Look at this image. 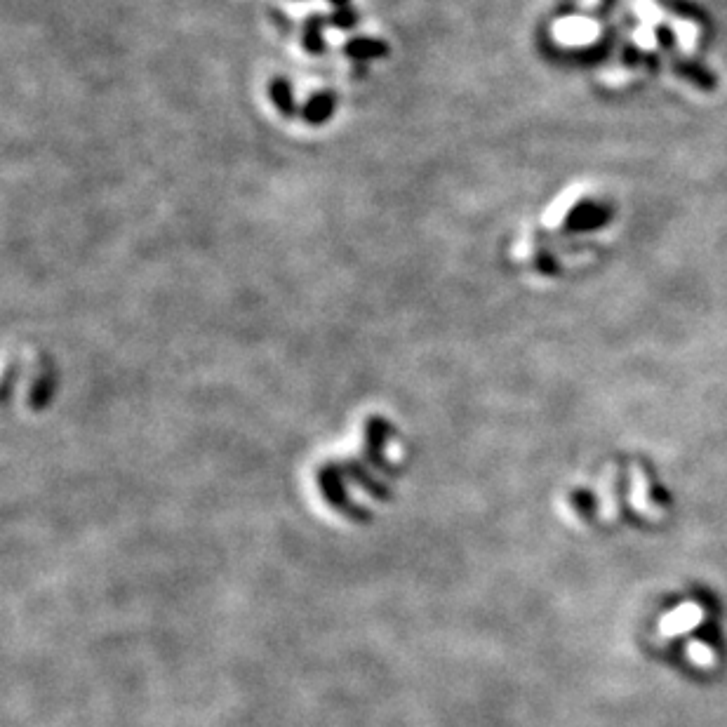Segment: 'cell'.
<instances>
[{"label": "cell", "mask_w": 727, "mask_h": 727, "mask_svg": "<svg viewBox=\"0 0 727 727\" xmlns=\"http://www.w3.org/2000/svg\"><path fill=\"white\" fill-rule=\"evenodd\" d=\"M702 619H704V610L699 608V605L685 603L662 619L659 631H662L664 636H676V633H685V631L695 629V626L702 624Z\"/></svg>", "instance_id": "obj_1"}, {"label": "cell", "mask_w": 727, "mask_h": 727, "mask_svg": "<svg viewBox=\"0 0 727 727\" xmlns=\"http://www.w3.org/2000/svg\"><path fill=\"white\" fill-rule=\"evenodd\" d=\"M631 478H633V488H631L633 509H636L638 513H643L648 520H662L664 511L648 499V480H645V473L640 471V466H633Z\"/></svg>", "instance_id": "obj_2"}, {"label": "cell", "mask_w": 727, "mask_h": 727, "mask_svg": "<svg viewBox=\"0 0 727 727\" xmlns=\"http://www.w3.org/2000/svg\"><path fill=\"white\" fill-rule=\"evenodd\" d=\"M688 657L692 664L699 666V669H713V666L718 664L716 650H713L711 645L699 643V640H692V643L688 645Z\"/></svg>", "instance_id": "obj_3"}, {"label": "cell", "mask_w": 727, "mask_h": 727, "mask_svg": "<svg viewBox=\"0 0 727 727\" xmlns=\"http://www.w3.org/2000/svg\"><path fill=\"white\" fill-rule=\"evenodd\" d=\"M612 478H615V473H608V478H605L603 483V490H600V497H603V504H600V516L608 518V520H615L617 518V499H615V490H612Z\"/></svg>", "instance_id": "obj_4"}]
</instances>
